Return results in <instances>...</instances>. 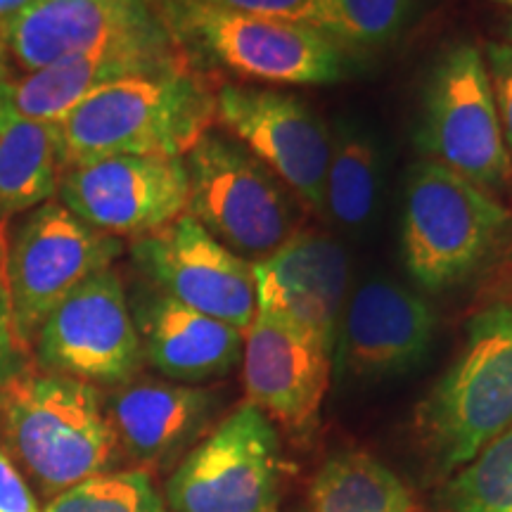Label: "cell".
<instances>
[{
	"mask_svg": "<svg viewBox=\"0 0 512 512\" xmlns=\"http://www.w3.org/2000/svg\"><path fill=\"white\" fill-rule=\"evenodd\" d=\"M214 119V88L188 62L126 76L88 95L57 124L62 171L107 157L183 159Z\"/></svg>",
	"mask_w": 512,
	"mask_h": 512,
	"instance_id": "cell-1",
	"label": "cell"
},
{
	"mask_svg": "<svg viewBox=\"0 0 512 512\" xmlns=\"http://www.w3.org/2000/svg\"><path fill=\"white\" fill-rule=\"evenodd\" d=\"M0 437L48 501L110 472L119 453L95 384L46 368L0 380Z\"/></svg>",
	"mask_w": 512,
	"mask_h": 512,
	"instance_id": "cell-2",
	"label": "cell"
},
{
	"mask_svg": "<svg viewBox=\"0 0 512 512\" xmlns=\"http://www.w3.org/2000/svg\"><path fill=\"white\" fill-rule=\"evenodd\" d=\"M512 422V283L472 313L465 342L415 411L441 472L470 463Z\"/></svg>",
	"mask_w": 512,
	"mask_h": 512,
	"instance_id": "cell-3",
	"label": "cell"
},
{
	"mask_svg": "<svg viewBox=\"0 0 512 512\" xmlns=\"http://www.w3.org/2000/svg\"><path fill=\"white\" fill-rule=\"evenodd\" d=\"M512 240V211L444 164L420 162L408 176L403 264L415 283L444 292L501 264Z\"/></svg>",
	"mask_w": 512,
	"mask_h": 512,
	"instance_id": "cell-4",
	"label": "cell"
},
{
	"mask_svg": "<svg viewBox=\"0 0 512 512\" xmlns=\"http://www.w3.org/2000/svg\"><path fill=\"white\" fill-rule=\"evenodd\" d=\"M119 252L114 235L83 223L62 202L27 211L0 259L15 349L34 347L50 313L91 275L112 268Z\"/></svg>",
	"mask_w": 512,
	"mask_h": 512,
	"instance_id": "cell-5",
	"label": "cell"
},
{
	"mask_svg": "<svg viewBox=\"0 0 512 512\" xmlns=\"http://www.w3.org/2000/svg\"><path fill=\"white\" fill-rule=\"evenodd\" d=\"M188 214L242 259H266L297 233L287 188L242 145L207 133L183 157Z\"/></svg>",
	"mask_w": 512,
	"mask_h": 512,
	"instance_id": "cell-6",
	"label": "cell"
},
{
	"mask_svg": "<svg viewBox=\"0 0 512 512\" xmlns=\"http://www.w3.org/2000/svg\"><path fill=\"white\" fill-rule=\"evenodd\" d=\"M420 147L434 162L494 192L512 183V159L484 53L472 43L448 48L425 91Z\"/></svg>",
	"mask_w": 512,
	"mask_h": 512,
	"instance_id": "cell-7",
	"label": "cell"
},
{
	"mask_svg": "<svg viewBox=\"0 0 512 512\" xmlns=\"http://www.w3.org/2000/svg\"><path fill=\"white\" fill-rule=\"evenodd\" d=\"M280 477L278 432L245 401L176 465L166 505L171 512H273Z\"/></svg>",
	"mask_w": 512,
	"mask_h": 512,
	"instance_id": "cell-8",
	"label": "cell"
},
{
	"mask_svg": "<svg viewBox=\"0 0 512 512\" xmlns=\"http://www.w3.org/2000/svg\"><path fill=\"white\" fill-rule=\"evenodd\" d=\"M178 17L202 50L247 79L316 86L344 72L337 43L309 24L245 15L204 0H181Z\"/></svg>",
	"mask_w": 512,
	"mask_h": 512,
	"instance_id": "cell-9",
	"label": "cell"
},
{
	"mask_svg": "<svg viewBox=\"0 0 512 512\" xmlns=\"http://www.w3.org/2000/svg\"><path fill=\"white\" fill-rule=\"evenodd\" d=\"M34 347L50 373L88 384L131 380L143 347L119 275L105 268L76 287L46 318Z\"/></svg>",
	"mask_w": 512,
	"mask_h": 512,
	"instance_id": "cell-10",
	"label": "cell"
},
{
	"mask_svg": "<svg viewBox=\"0 0 512 512\" xmlns=\"http://www.w3.org/2000/svg\"><path fill=\"white\" fill-rule=\"evenodd\" d=\"M216 119L306 207L325 211L332 143L306 102L287 93L228 83L216 93Z\"/></svg>",
	"mask_w": 512,
	"mask_h": 512,
	"instance_id": "cell-11",
	"label": "cell"
},
{
	"mask_svg": "<svg viewBox=\"0 0 512 512\" xmlns=\"http://www.w3.org/2000/svg\"><path fill=\"white\" fill-rule=\"evenodd\" d=\"M136 240L133 256L164 294L247 335L256 316V283L247 259L221 245L188 211Z\"/></svg>",
	"mask_w": 512,
	"mask_h": 512,
	"instance_id": "cell-12",
	"label": "cell"
},
{
	"mask_svg": "<svg viewBox=\"0 0 512 512\" xmlns=\"http://www.w3.org/2000/svg\"><path fill=\"white\" fill-rule=\"evenodd\" d=\"M57 192L95 230L143 238L188 211L190 185L183 159L107 157L64 169Z\"/></svg>",
	"mask_w": 512,
	"mask_h": 512,
	"instance_id": "cell-13",
	"label": "cell"
},
{
	"mask_svg": "<svg viewBox=\"0 0 512 512\" xmlns=\"http://www.w3.org/2000/svg\"><path fill=\"white\" fill-rule=\"evenodd\" d=\"M166 43L138 0H38L0 27V76L31 74L67 57Z\"/></svg>",
	"mask_w": 512,
	"mask_h": 512,
	"instance_id": "cell-14",
	"label": "cell"
},
{
	"mask_svg": "<svg viewBox=\"0 0 512 512\" xmlns=\"http://www.w3.org/2000/svg\"><path fill=\"white\" fill-rule=\"evenodd\" d=\"M330 356L332 351L297 323L256 311L242 351L247 403L287 432H311L328 394Z\"/></svg>",
	"mask_w": 512,
	"mask_h": 512,
	"instance_id": "cell-15",
	"label": "cell"
},
{
	"mask_svg": "<svg viewBox=\"0 0 512 512\" xmlns=\"http://www.w3.org/2000/svg\"><path fill=\"white\" fill-rule=\"evenodd\" d=\"M437 313L418 294L394 283L363 285L337 330L339 366L358 380L403 375L425 361Z\"/></svg>",
	"mask_w": 512,
	"mask_h": 512,
	"instance_id": "cell-16",
	"label": "cell"
},
{
	"mask_svg": "<svg viewBox=\"0 0 512 512\" xmlns=\"http://www.w3.org/2000/svg\"><path fill=\"white\" fill-rule=\"evenodd\" d=\"M117 451L136 470H162L188 456L209 427L216 411V394L192 384L128 380L102 399Z\"/></svg>",
	"mask_w": 512,
	"mask_h": 512,
	"instance_id": "cell-17",
	"label": "cell"
},
{
	"mask_svg": "<svg viewBox=\"0 0 512 512\" xmlns=\"http://www.w3.org/2000/svg\"><path fill=\"white\" fill-rule=\"evenodd\" d=\"M256 311H273L335 349L344 290L347 254L320 233H294L271 256L252 264Z\"/></svg>",
	"mask_w": 512,
	"mask_h": 512,
	"instance_id": "cell-18",
	"label": "cell"
},
{
	"mask_svg": "<svg viewBox=\"0 0 512 512\" xmlns=\"http://www.w3.org/2000/svg\"><path fill=\"white\" fill-rule=\"evenodd\" d=\"M185 62L166 43L117 46L67 57L31 74L0 76V117L60 124L88 95L126 76L150 74Z\"/></svg>",
	"mask_w": 512,
	"mask_h": 512,
	"instance_id": "cell-19",
	"label": "cell"
},
{
	"mask_svg": "<svg viewBox=\"0 0 512 512\" xmlns=\"http://www.w3.org/2000/svg\"><path fill=\"white\" fill-rule=\"evenodd\" d=\"M140 347L159 373L176 382H204L240 363L245 332L159 294L140 311Z\"/></svg>",
	"mask_w": 512,
	"mask_h": 512,
	"instance_id": "cell-20",
	"label": "cell"
},
{
	"mask_svg": "<svg viewBox=\"0 0 512 512\" xmlns=\"http://www.w3.org/2000/svg\"><path fill=\"white\" fill-rule=\"evenodd\" d=\"M60 178L57 124L0 117V226L53 200Z\"/></svg>",
	"mask_w": 512,
	"mask_h": 512,
	"instance_id": "cell-21",
	"label": "cell"
},
{
	"mask_svg": "<svg viewBox=\"0 0 512 512\" xmlns=\"http://www.w3.org/2000/svg\"><path fill=\"white\" fill-rule=\"evenodd\" d=\"M311 512H415L408 484L370 453H339L311 484Z\"/></svg>",
	"mask_w": 512,
	"mask_h": 512,
	"instance_id": "cell-22",
	"label": "cell"
},
{
	"mask_svg": "<svg viewBox=\"0 0 512 512\" xmlns=\"http://www.w3.org/2000/svg\"><path fill=\"white\" fill-rule=\"evenodd\" d=\"M444 512H512V422L444 489Z\"/></svg>",
	"mask_w": 512,
	"mask_h": 512,
	"instance_id": "cell-23",
	"label": "cell"
},
{
	"mask_svg": "<svg viewBox=\"0 0 512 512\" xmlns=\"http://www.w3.org/2000/svg\"><path fill=\"white\" fill-rule=\"evenodd\" d=\"M377 157L370 140L347 133L332 145L325 174V209L344 226H361L375 204Z\"/></svg>",
	"mask_w": 512,
	"mask_h": 512,
	"instance_id": "cell-24",
	"label": "cell"
},
{
	"mask_svg": "<svg viewBox=\"0 0 512 512\" xmlns=\"http://www.w3.org/2000/svg\"><path fill=\"white\" fill-rule=\"evenodd\" d=\"M41 512H171L147 472H102L50 498Z\"/></svg>",
	"mask_w": 512,
	"mask_h": 512,
	"instance_id": "cell-25",
	"label": "cell"
},
{
	"mask_svg": "<svg viewBox=\"0 0 512 512\" xmlns=\"http://www.w3.org/2000/svg\"><path fill=\"white\" fill-rule=\"evenodd\" d=\"M408 0H318L313 29L337 43L370 46L399 29Z\"/></svg>",
	"mask_w": 512,
	"mask_h": 512,
	"instance_id": "cell-26",
	"label": "cell"
},
{
	"mask_svg": "<svg viewBox=\"0 0 512 512\" xmlns=\"http://www.w3.org/2000/svg\"><path fill=\"white\" fill-rule=\"evenodd\" d=\"M486 69H489L491 88L498 107V119H501L503 140L512 159V46L505 43H489L484 53Z\"/></svg>",
	"mask_w": 512,
	"mask_h": 512,
	"instance_id": "cell-27",
	"label": "cell"
},
{
	"mask_svg": "<svg viewBox=\"0 0 512 512\" xmlns=\"http://www.w3.org/2000/svg\"><path fill=\"white\" fill-rule=\"evenodd\" d=\"M204 3L219 5V8L235 12H245V15L309 24V27H313V17H316L318 8V0H204Z\"/></svg>",
	"mask_w": 512,
	"mask_h": 512,
	"instance_id": "cell-28",
	"label": "cell"
},
{
	"mask_svg": "<svg viewBox=\"0 0 512 512\" xmlns=\"http://www.w3.org/2000/svg\"><path fill=\"white\" fill-rule=\"evenodd\" d=\"M0 512H41L27 479L19 475L3 448H0Z\"/></svg>",
	"mask_w": 512,
	"mask_h": 512,
	"instance_id": "cell-29",
	"label": "cell"
},
{
	"mask_svg": "<svg viewBox=\"0 0 512 512\" xmlns=\"http://www.w3.org/2000/svg\"><path fill=\"white\" fill-rule=\"evenodd\" d=\"M38 0H0V27L8 24L10 19H15L27 12L29 8H34Z\"/></svg>",
	"mask_w": 512,
	"mask_h": 512,
	"instance_id": "cell-30",
	"label": "cell"
},
{
	"mask_svg": "<svg viewBox=\"0 0 512 512\" xmlns=\"http://www.w3.org/2000/svg\"><path fill=\"white\" fill-rule=\"evenodd\" d=\"M12 349H15V344H12L10 328L5 323H0V373H3L5 363H8ZM0 380H3V377H0Z\"/></svg>",
	"mask_w": 512,
	"mask_h": 512,
	"instance_id": "cell-31",
	"label": "cell"
},
{
	"mask_svg": "<svg viewBox=\"0 0 512 512\" xmlns=\"http://www.w3.org/2000/svg\"><path fill=\"white\" fill-rule=\"evenodd\" d=\"M0 323L8 325V309H5V287H3V266H0Z\"/></svg>",
	"mask_w": 512,
	"mask_h": 512,
	"instance_id": "cell-32",
	"label": "cell"
},
{
	"mask_svg": "<svg viewBox=\"0 0 512 512\" xmlns=\"http://www.w3.org/2000/svg\"><path fill=\"white\" fill-rule=\"evenodd\" d=\"M494 3H501V5H508V8H512V0H494Z\"/></svg>",
	"mask_w": 512,
	"mask_h": 512,
	"instance_id": "cell-33",
	"label": "cell"
},
{
	"mask_svg": "<svg viewBox=\"0 0 512 512\" xmlns=\"http://www.w3.org/2000/svg\"><path fill=\"white\" fill-rule=\"evenodd\" d=\"M510 38H512V24H510Z\"/></svg>",
	"mask_w": 512,
	"mask_h": 512,
	"instance_id": "cell-34",
	"label": "cell"
}]
</instances>
